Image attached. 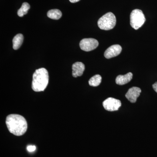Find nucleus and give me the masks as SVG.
Wrapping results in <instances>:
<instances>
[{
    "mask_svg": "<svg viewBox=\"0 0 157 157\" xmlns=\"http://www.w3.org/2000/svg\"><path fill=\"white\" fill-rule=\"evenodd\" d=\"M141 89L140 88L133 87L129 89L125 95L126 98L131 103H135L137 101V98L140 95Z\"/></svg>",
    "mask_w": 157,
    "mask_h": 157,
    "instance_id": "obj_8",
    "label": "nucleus"
},
{
    "mask_svg": "<svg viewBox=\"0 0 157 157\" xmlns=\"http://www.w3.org/2000/svg\"><path fill=\"white\" fill-rule=\"evenodd\" d=\"M30 8V6L29 3L24 2L23 3L21 8L17 11V15L20 17H22L24 15L28 13L29 9Z\"/></svg>",
    "mask_w": 157,
    "mask_h": 157,
    "instance_id": "obj_14",
    "label": "nucleus"
},
{
    "mask_svg": "<svg viewBox=\"0 0 157 157\" xmlns=\"http://www.w3.org/2000/svg\"><path fill=\"white\" fill-rule=\"evenodd\" d=\"M24 37L21 34H18L13 38V48L14 50H17L19 48L23 42Z\"/></svg>",
    "mask_w": 157,
    "mask_h": 157,
    "instance_id": "obj_11",
    "label": "nucleus"
},
{
    "mask_svg": "<svg viewBox=\"0 0 157 157\" xmlns=\"http://www.w3.org/2000/svg\"><path fill=\"white\" fill-rule=\"evenodd\" d=\"M85 69V65L81 62H76L72 66V74L74 77L81 76L83 74Z\"/></svg>",
    "mask_w": 157,
    "mask_h": 157,
    "instance_id": "obj_9",
    "label": "nucleus"
},
{
    "mask_svg": "<svg viewBox=\"0 0 157 157\" xmlns=\"http://www.w3.org/2000/svg\"><path fill=\"white\" fill-rule=\"evenodd\" d=\"M103 105L104 109L107 111H117L121 106V103L117 99L109 98L103 102Z\"/></svg>",
    "mask_w": 157,
    "mask_h": 157,
    "instance_id": "obj_6",
    "label": "nucleus"
},
{
    "mask_svg": "<svg viewBox=\"0 0 157 157\" xmlns=\"http://www.w3.org/2000/svg\"><path fill=\"white\" fill-rule=\"evenodd\" d=\"M152 87L155 91L157 93V82L153 84Z\"/></svg>",
    "mask_w": 157,
    "mask_h": 157,
    "instance_id": "obj_16",
    "label": "nucleus"
},
{
    "mask_svg": "<svg viewBox=\"0 0 157 157\" xmlns=\"http://www.w3.org/2000/svg\"><path fill=\"white\" fill-rule=\"evenodd\" d=\"M62 16L61 11L59 9H52L49 10L47 13V16L52 19L58 20Z\"/></svg>",
    "mask_w": 157,
    "mask_h": 157,
    "instance_id": "obj_12",
    "label": "nucleus"
},
{
    "mask_svg": "<svg viewBox=\"0 0 157 157\" xmlns=\"http://www.w3.org/2000/svg\"><path fill=\"white\" fill-rule=\"evenodd\" d=\"M145 16L143 12L139 9H135L130 15V24L135 30L138 29L143 25L145 22Z\"/></svg>",
    "mask_w": 157,
    "mask_h": 157,
    "instance_id": "obj_4",
    "label": "nucleus"
},
{
    "mask_svg": "<svg viewBox=\"0 0 157 157\" xmlns=\"http://www.w3.org/2000/svg\"><path fill=\"white\" fill-rule=\"evenodd\" d=\"M122 47L119 45H112L104 52V56L107 59L112 58L118 56L121 52Z\"/></svg>",
    "mask_w": 157,
    "mask_h": 157,
    "instance_id": "obj_7",
    "label": "nucleus"
},
{
    "mask_svg": "<svg viewBox=\"0 0 157 157\" xmlns=\"http://www.w3.org/2000/svg\"><path fill=\"white\" fill-rule=\"evenodd\" d=\"M28 151L29 152H33L36 150V147L35 145H29L27 147Z\"/></svg>",
    "mask_w": 157,
    "mask_h": 157,
    "instance_id": "obj_15",
    "label": "nucleus"
},
{
    "mask_svg": "<svg viewBox=\"0 0 157 157\" xmlns=\"http://www.w3.org/2000/svg\"><path fill=\"white\" fill-rule=\"evenodd\" d=\"M102 80V77L100 75H95L90 78L89 81V84L90 86H98L101 84Z\"/></svg>",
    "mask_w": 157,
    "mask_h": 157,
    "instance_id": "obj_13",
    "label": "nucleus"
},
{
    "mask_svg": "<svg viewBox=\"0 0 157 157\" xmlns=\"http://www.w3.org/2000/svg\"><path fill=\"white\" fill-rule=\"evenodd\" d=\"M6 124L10 133L16 136L24 135L27 130V123L25 119L18 114L8 115L6 117Z\"/></svg>",
    "mask_w": 157,
    "mask_h": 157,
    "instance_id": "obj_1",
    "label": "nucleus"
},
{
    "mask_svg": "<svg viewBox=\"0 0 157 157\" xmlns=\"http://www.w3.org/2000/svg\"><path fill=\"white\" fill-rule=\"evenodd\" d=\"M99 42L98 40L93 38L82 39L79 43V46L82 50L89 52L94 50L98 47Z\"/></svg>",
    "mask_w": 157,
    "mask_h": 157,
    "instance_id": "obj_5",
    "label": "nucleus"
},
{
    "mask_svg": "<svg viewBox=\"0 0 157 157\" xmlns=\"http://www.w3.org/2000/svg\"><path fill=\"white\" fill-rule=\"evenodd\" d=\"M98 24V27L101 29L109 30L115 27L116 24V18L112 12H108L99 19Z\"/></svg>",
    "mask_w": 157,
    "mask_h": 157,
    "instance_id": "obj_3",
    "label": "nucleus"
},
{
    "mask_svg": "<svg viewBox=\"0 0 157 157\" xmlns=\"http://www.w3.org/2000/svg\"><path fill=\"white\" fill-rule=\"evenodd\" d=\"M48 72L45 68L36 70L33 75L32 89L35 92L43 91L48 86Z\"/></svg>",
    "mask_w": 157,
    "mask_h": 157,
    "instance_id": "obj_2",
    "label": "nucleus"
},
{
    "mask_svg": "<svg viewBox=\"0 0 157 157\" xmlns=\"http://www.w3.org/2000/svg\"><path fill=\"white\" fill-rule=\"evenodd\" d=\"M70 1V2H71V3H76L77 2H79L80 0H69Z\"/></svg>",
    "mask_w": 157,
    "mask_h": 157,
    "instance_id": "obj_17",
    "label": "nucleus"
},
{
    "mask_svg": "<svg viewBox=\"0 0 157 157\" xmlns=\"http://www.w3.org/2000/svg\"><path fill=\"white\" fill-rule=\"evenodd\" d=\"M132 77L133 74L132 73H128L124 75H119L116 78V82L119 85H123L131 81Z\"/></svg>",
    "mask_w": 157,
    "mask_h": 157,
    "instance_id": "obj_10",
    "label": "nucleus"
}]
</instances>
